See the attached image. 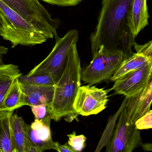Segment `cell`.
I'll return each instance as SVG.
<instances>
[{
    "mask_svg": "<svg viewBox=\"0 0 152 152\" xmlns=\"http://www.w3.org/2000/svg\"><path fill=\"white\" fill-rule=\"evenodd\" d=\"M7 6L17 13L26 22L48 39L59 38L57 30L60 25L58 18L53 19L39 0H1Z\"/></svg>",
    "mask_w": 152,
    "mask_h": 152,
    "instance_id": "cell-4",
    "label": "cell"
},
{
    "mask_svg": "<svg viewBox=\"0 0 152 152\" xmlns=\"http://www.w3.org/2000/svg\"><path fill=\"white\" fill-rule=\"evenodd\" d=\"M152 100V80L137 95L127 98L125 105L129 116L132 123L145 114L150 110Z\"/></svg>",
    "mask_w": 152,
    "mask_h": 152,
    "instance_id": "cell-12",
    "label": "cell"
},
{
    "mask_svg": "<svg viewBox=\"0 0 152 152\" xmlns=\"http://www.w3.org/2000/svg\"><path fill=\"white\" fill-rule=\"evenodd\" d=\"M78 38V31L73 29L68 31L63 38L56 40L55 46L47 58L26 75H49L57 81L65 66L70 49L74 44L77 43Z\"/></svg>",
    "mask_w": 152,
    "mask_h": 152,
    "instance_id": "cell-5",
    "label": "cell"
},
{
    "mask_svg": "<svg viewBox=\"0 0 152 152\" xmlns=\"http://www.w3.org/2000/svg\"><path fill=\"white\" fill-rule=\"evenodd\" d=\"M76 44L70 49L64 68L54 85L53 98L48 107L51 119L56 121L69 115L77 113L73 104L81 86L82 70Z\"/></svg>",
    "mask_w": 152,
    "mask_h": 152,
    "instance_id": "cell-2",
    "label": "cell"
},
{
    "mask_svg": "<svg viewBox=\"0 0 152 152\" xmlns=\"http://www.w3.org/2000/svg\"><path fill=\"white\" fill-rule=\"evenodd\" d=\"M31 107L35 119L41 120L48 115H50L49 112L48 107L47 105L42 104L33 106Z\"/></svg>",
    "mask_w": 152,
    "mask_h": 152,
    "instance_id": "cell-23",
    "label": "cell"
},
{
    "mask_svg": "<svg viewBox=\"0 0 152 152\" xmlns=\"http://www.w3.org/2000/svg\"><path fill=\"white\" fill-rule=\"evenodd\" d=\"M147 0H133L132 8V22L135 38L148 25L149 18Z\"/></svg>",
    "mask_w": 152,
    "mask_h": 152,
    "instance_id": "cell-14",
    "label": "cell"
},
{
    "mask_svg": "<svg viewBox=\"0 0 152 152\" xmlns=\"http://www.w3.org/2000/svg\"><path fill=\"white\" fill-rule=\"evenodd\" d=\"M54 149L59 152H76L68 143L64 145H60L58 142H54Z\"/></svg>",
    "mask_w": 152,
    "mask_h": 152,
    "instance_id": "cell-26",
    "label": "cell"
},
{
    "mask_svg": "<svg viewBox=\"0 0 152 152\" xmlns=\"http://www.w3.org/2000/svg\"><path fill=\"white\" fill-rule=\"evenodd\" d=\"M13 113L6 110L0 111V152H15L10 124Z\"/></svg>",
    "mask_w": 152,
    "mask_h": 152,
    "instance_id": "cell-13",
    "label": "cell"
},
{
    "mask_svg": "<svg viewBox=\"0 0 152 152\" xmlns=\"http://www.w3.org/2000/svg\"><path fill=\"white\" fill-rule=\"evenodd\" d=\"M20 82L38 85H55L56 81L49 75H40L28 76L22 75L18 78Z\"/></svg>",
    "mask_w": 152,
    "mask_h": 152,
    "instance_id": "cell-20",
    "label": "cell"
},
{
    "mask_svg": "<svg viewBox=\"0 0 152 152\" xmlns=\"http://www.w3.org/2000/svg\"><path fill=\"white\" fill-rule=\"evenodd\" d=\"M152 62L125 74L115 81L111 90L126 97L140 93L152 80Z\"/></svg>",
    "mask_w": 152,
    "mask_h": 152,
    "instance_id": "cell-10",
    "label": "cell"
},
{
    "mask_svg": "<svg viewBox=\"0 0 152 152\" xmlns=\"http://www.w3.org/2000/svg\"><path fill=\"white\" fill-rule=\"evenodd\" d=\"M133 47H134L136 52L142 53L146 56L152 58V41L143 45H138L136 43Z\"/></svg>",
    "mask_w": 152,
    "mask_h": 152,
    "instance_id": "cell-25",
    "label": "cell"
},
{
    "mask_svg": "<svg viewBox=\"0 0 152 152\" xmlns=\"http://www.w3.org/2000/svg\"><path fill=\"white\" fill-rule=\"evenodd\" d=\"M127 101V98L125 97V99L123 101L121 107L117 111V113L113 115V117H110V119H109L107 126L103 133V136H102V137H101L100 141L97 147L95 152H99L104 146L106 145L107 142L109 141L112 134H113V132L114 129L115 127V123L116 119L118 118L122 110L125 107V105H126Z\"/></svg>",
    "mask_w": 152,
    "mask_h": 152,
    "instance_id": "cell-19",
    "label": "cell"
},
{
    "mask_svg": "<svg viewBox=\"0 0 152 152\" xmlns=\"http://www.w3.org/2000/svg\"><path fill=\"white\" fill-rule=\"evenodd\" d=\"M23 106L25 105L23 102V92L18 78L16 79L7 92L1 104V111L14 112Z\"/></svg>",
    "mask_w": 152,
    "mask_h": 152,
    "instance_id": "cell-18",
    "label": "cell"
},
{
    "mask_svg": "<svg viewBox=\"0 0 152 152\" xmlns=\"http://www.w3.org/2000/svg\"><path fill=\"white\" fill-rule=\"evenodd\" d=\"M67 137L69 139L67 143L75 152H81L85 148L87 138L84 135H76V132L73 131Z\"/></svg>",
    "mask_w": 152,
    "mask_h": 152,
    "instance_id": "cell-21",
    "label": "cell"
},
{
    "mask_svg": "<svg viewBox=\"0 0 152 152\" xmlns=\"http://www.w3.org/2000/svg\"><path fill=\"white\" fill-rule=\"evenodd\" d=\"M118 118L113 134L105 146L106 152H132L142 142L140 130L132 121L126 107Z\"/></svg>",
    "mask_w": 152,
    "mask_h": 152,
    "instance_id": "cell-7",
    "label": "cell"
},
{
    "mask_svg": "<svg viewBox=\"0 0 152 152\" xmlns=\"http://www.w3.org/2000/svg\"><path fill=\"white\" fill-rule=\"evenodd\" d=\"M8 51V48L6 47L0 46V64H3L2 60V55L7 54Z\"/></svg>",
    "mask_w": 152,
    "mask_h": 152,
    "instance_id": "cell-28",
    "label": "cell"
},
{
    "mask_svg": "<svg viewBox=\"0 0 152 152\" xmlns=\"http://www.w3.org/2000/svg\"><path fill=\"white\" fill-rule=\"evenodd\" d=\"M107 91L91 85L80 86L75 97L73 107L78 115L88 116L105 109L108 102Z\"/></svg>",
    "mask_w": 152,
    "mask_h": 152,
    "instance_id": "cell-8",
    "label": "cell"
},
{
    "mask_svg": "<svg viewBox=\"0 0 152 152\" xmlns=\"http://www.w3.org/2000/svg\"><path fill=\"white\" fill-rule=\"evenodd\" d=\"M25 106L31 107L37 105L51 104L54 94V85H38L20 82Z\"/></svg>",
    "mask_w": 152,
    "mask_h": 152,
    "instance_id": "cell-11",
    "label": "cell"
},
{
    "mask_svg": "<svg viewBox=\"0 0 152 152\" xmlns=\"http://www.w3.org/2000/svg\"><path fill=\"white\" fill-rule=\"evenodd\" d=\"M50 5L60 7H74L81 2L82 0H41Z\"/></svg>",
    "mask_w": 152,
    "mask_h": 152,
    "instance_id": "cell-24",
    "label": "cell"
},
{
    "mask_svg": "<svg viewBox=\"0 0 152 152\" xmlns=\"http://www.w3.org/2000/svg\"><path fill=\"white\" fill-rule=\"evenodd\" d=\"M152 62V58L148 57L139 52L134 53L130 57L123 60L110 81L114 82L116 79L125 74Z\"/></svg>",
    "mask_w": 152,
    "mask_h": 152,
    "instance_id": "cell-16",
    "label": "cell"
},
{
    "mask_svg": "<svg viewBox=\"0 0 152 152\" xmlns=\"http://www.w3.org/2000/svg\"><path fill=\"white\" fill-rule=\"evenodd\" d=\"M51 116L35 119L31 124H26L25 152H42L54 149V141L50 130Z\"/></svg>",
    "mask_w": 152,
    "mask_h": 152,
    "instance_id": "cell-9",
    "label": "cell"
},
{
    "mask_svg": "<svg viewBox=\"0 0 152 152\" xmlns=\"http://www.w3.org/2000/svg\"><path fill=\"white\" fill-rule=\"evenodd\" d=\"M22 75L19 67L15 65L0 64V111L7 92L16 79Z\"/></svg>",
    "mask_w": 152,
    "mask_h": 152,
    "instance_id": "cell-15",
    "label": "cell"
},
{
    "mask_svg": "<svg viewBox=\"0 0 152 152\" xmlns=\"http://www.w3.org/2000/svg\"><path fill=\"white\" fill-rule=\"evenodd\" d=\"M140 146L142 147V149L145 151H152V145L151 143H143L141 142Z\"/></svg>",
    "mask_w": 152,
    "mask_h": 152,
    "instance_id": "cell-27",
    "label": "cell"
},
{
    "mask_svg": "<svg viewBox=\"0 0 152 152\" xmlns=\"http://www.w3.org/2000/svg\"><path fill=\"white\" fill-rule=\"evenodd\" d=\"M26 124L23 117L13 113L10 118V124L15 152H25Z\"/></svg>",
    "mask_w": 152,
    "mask_h": 152,
    "instance_id": "cell-17",
    "label": "cell"
},
{
    "mask_svg": "<svg viewBox=\"0 0 152 152\" xmlns=\"http://www.w3.org/2000/svg\"><path fill=\"white\" fill-rule=\"evenodd\" d=\"M136 128L138 129L143 130L152 128V111L150 109L148 112L134 123Z\"/></svg>",
    "mask_w": 152,
    "mask_h": 152,
    "instance_id": "cell-22",
    "label": "cell"
},
{
    "mask_svg": "<svg viewBox=\"0 0 152 152\" xmlns=\"http://www.w3.org/2000/svg\"><path fill=\"white\" fill-rule=\"evenodd\" d=\"M133 0H102L95 31L90 37L92 54L102 46L104 49L121 51L124 60L133 55L136 43L132 22Z\"/></svg>",
    "mask_w": 152,
    "mask_h": 152,
    "instance_id": "cell-1",
    "label": "cell"
},
{
    "mask_svg": "<svg viewBox=\"0 0 152 152\" xmlns=\"http://www.w3.org/2000/svg\"><path fill=\"white\" fill-rule=\"evenodd\" d=\"M121 51L104 49L102 46L92 54L89 64L81 72V80L89 85L110 80L123 61Z\"/></svg>",
    "mask_w": 152,
    "mask_h": 152,
    "instance_id": "cell-6",
    "label": "cell"
},
{
    "mask_svg": "<svg viewBox=\"0 0 152 152\" xmlns=\"http://www.w3.org/2000/svg\"><path fill=\"white\" fill-rule=\"evenodd\" d=\"M0 36L10 42L12 48L42 44L48 39L0 0Z\"/></svg>",
    "mask_w": 152,
    "mask_h": 152,
    "instance_id": "cell-3",
    "label": "cell"
}]
</instances>
